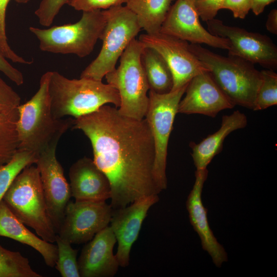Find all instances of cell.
I'll use <instances>...</instances> for the list:
<instances>
[{
  "label": "cell",
  "mask_w": 277,
  "mask_h": 277,
  "mask_svg": "<svg viewBox=\"0 0 277 277\" xmlns=\"http://www.w3.org/2000/svg\"><path fill=\"white\" fill-rule=\"evenodd\" d=\"M72 127L91 142L93 160L110 184L113 209L161 192L153 177L154 144L145 118L122 115L116 107L104 105L74 118Z\"/></svg>",
  "instance_id": "obj_1"
},
{
  "label": "cell",
  "mask_w": 277,
  "mask_h": 277,
  "mask_svg": "<svg viewBox=\"0 0 277 277\" xmlns=\"http://www.w3.org/2000/svg\"><path fill=\"white\" fill-rule=\"evenodd\" d=\"M51 71L41 77L39 88L28 101L17 107L16 129L19 150L38 155L72 127L74 119L56 118L52 112L49 92Z\"/></svg>",
  "instance_id": "obj_2"
},
{
  "label": "cell",
  "mask_w": 277,
  "mask_h": 277,
  "mask_svg": "<svg viewBox=\"0 0 277 277\" xmlns=\"http://www.w3.org/2000/svg\"><path fill=\"white\" fill-rule=\"evenodd\" d=\"M49 92L52 114L59 119L76 118L107 103L116 108L121 105L118 91L109 84L86 77L70 79L57 71H51Z\"/></svg>",
  "instance_id": "obj_3"
},
{
  "label": "cell",
  "mask_w": 277,
  "mask_h": 277,
  "mask_svg": "<svg viewBox=\"0 0 277 277\" xmlns=\"http://www.w3.org/2000/svg\"><path fill=\"white\" fill-rule=\"evenodd\" d=\"M189 48L235 105L253 110L262 81L261 71L254 64L239 57L216 54L199 44H189Z\"/></svg>",
  "instance_id": "obj_4"
},
{
  "label": "cell",
  "mask_w": 277,
  "mask_h": 277,
  "mask_svg": "<svg viewBox=\"0 0 277 277\" xmlns=\"http://www.w3.org/2000/svg\"><path fill=\"white\" fill-rule=\"evenodd\" d=\"M26 226L45 241L54 243L56 233L48 216L39 173L33 165L15 177L2 200Z\"/></svg>",
  "instance_id": "obj_5"
},
{
  "label": "cell",
  "mask_w": 277,
  "mask_h": 277,
  "mask_svg": "<svg viewBox=\"0 0 277 277\" xmlns=\"http://www.w3.org/2000/svg\"><path fill=\"white\" fill-rule=\"evenodd\" d=\"M106 22L104 10H96L83 12L81 19L73 24L47 29L30 27L29 30L37 38L42 51L84 57L93 51Z\"/></svg>",
  "instance_id": "obj_6"
},
{
  "label": "cell",
  "mask_w": 277,
  "mask_h": 277,
  "mask_svg": "<svg viewBox=\"0 0 277 277\" xmlns=\"http://www.w3.org/2000/svg\"><path fill=\"white\" fill-rule=\"evenodd\" d=\"M144 48L138 39H133L120 58V65L105 76L107 84L117 90L122 115L142 120L149 103V84L141 63Z\"/></svg>",
  "instance_id": "obj_7"
},
{
  "label": "cell",
  "mask_w": 277,
  "mask_h": 277,
  "mask_svg": "<svg viewBox=\"0 0 277 277\" xmlns=\"http://www.w3.org/2000/svg\"><path fill=\"white\" fill-rule=\"evenodd\" d=\"M104 10L106 22L100 38L103 42L102 48L80 77L102 81L106 74L115 68L118 60L142 29L136 15L126 6Z\"/></svg>",
  "instance_id": "obj_8"
},
{
  "label": "cell",
  "mask_w": 277,
  "mask_h": 277,
  "mask_svg": "<svg viewBox=\"0 0 277 277\" xmlns=\"http://www.w3.org/2000/svg\"><path fill=\"white\" fill-rule=\"evenodd\" d=\"M187 85L165 94L150 90L148 94L149 103L145 117L154 144L153 177L161 191L167 186L166 168L169 136L177 113L179 104Z\"/></svg>",
  "instance_id": "obj_9"
},
{
  "label": "cell",
  "mask_w": 277,
  "mask_h": 277,
  "mask_svg": "<svg viewBox=\"0 0 277 277\" xmlns=\"http://www.w3.org/2000/svg\"><path fill=\"white\" fill-rule=\"evenodd\" d=\"M138 39L145 47L156 51L167 64L173 77L171 91L187 85L199 73L209 71L190 51L189 44L186 41L160 32L142 34Z\"/></svg>",
  "instance_id": "obj_10"
},
{
  "label": "cell",
  "mask_w": 277,
  "mask_h": 277,
  "mask_svg": "<svg viewBox=\"0 0 277 277\" xmlns=\"http://www.w3.org/2000/svg\"><path fill=\"white\" fill-rule=\"evenodd\" d=\"M206 23L210 33L229 41L228 55L239 57L269 69H276L277 47L267 35L225 25L218 19L213 18Z\"/></svg>",
  "instance_id": "obj_11"
},
{
  "label": "cell",
  "mask_w": 277,
  "mask_h": 277,
  "mask_svg": "<svg viewBox=\"0 0 277 277\" xmlns=\"http://www.w3.org/2000/svg\"><path fill=\"white\" fill-rule=\"evenodd\" d=\"M113 209L105 201H70L57 234L71 244L90 241L109 225Z\"/></svg>",
  "instance_id": "obj_12"
},
{
  "label": "cell",
  "mask_w": 277,
  "mask_h": 277,
  "mask_svg": "<svg viewBox=\"0 0 277 277\" xmlns=\"http://www.w3.org/2000/svg\"><path fill=\"white\" fill-rule=\"evenodd\" d=\"M58 142L40 153L35 164L40 175L48 216L57 234L63 223L71 192L56 155Z\"/></svg>",
  "instance_id": "obj_13"
},
{
  "label": "cell",
  "mask_w": 277,
  "mask_h": 277,
  "mask_svg": "<svg viewBox=\"0 0 277 277\" xmlns=\"http://www.w3.org/2000/svg\"><path fill=\"white\" fill-rule=\"evenodd\" d=\"M160 32L190 42L229 50L226 38L212 34L201 25L200 16L191 0H176L171 6L163 22Z\"/></svg>",
  "instance_id": "obj_14"
},
{
  "label": "cell",
  "mask_w": 277,
  "mask_h": 277,
  "mask_svg": "<svg viewBox=\"0 0 277 277\" xmlns=\"http://www.w3.org/2000/svg\"><path fill=\"white\" fill-rule=\"evenodd\" d=\"M159 201L158 194L152 195L113 209L110 226L118 244L115 256L120 266L129 265L131 247L137 239L143 221L150 207Z\"/></svg>",
  "instance_id": "obj_15"
},
{
  "label": "cell",
  "mask_w": 277,
  "mask_h": 277,
  "mask_svg": "<svg viewBox=\"0 0 277 277\" xmlns=\"http://www.w3.org/2000/svg\"><path fill=\"white\" fill-rule=\"evenodd\" d=\"M177 113L200 114L214 117L222 110L235 105L214 80L209 71L194 76L188 83Z\"/></svg>",
  "instance_id": "obj_16"
},
{
  "label": "cell",
  "mask_w": 277,
  "mask_h": 277,
  "mask_svg": "<svg viewBox=\"0 0 277 277\" xmlns=\"http://www.w3.org/2000/svg\"><path fill=\"white\" fill-rule=\"evenodd\" d=\"M116 242L109 225L97 233L84 246L77 260L80 276H114L120 266L113 253Z\"/></svg>",
  "instance_id": "obj_17"
},
{
  "label": "cell",
  "mask_w": 277,
  "mask_h": 277,
  "mask_svg": "<svg viewBox=\"0 0 277 277\" xmlns=\"http://www.w3.org/2000/svg\"><path fill=\"white\" fill-rule=\"evenodd\" d=\"M208 173L207 169L196 170L195 182L188 196L186 207L190 223L200 238L203 249L210 255L215 266L220 267L223 262L227 261V254L210 228L207 209L202 200V190Z\"/></svg>",
  "instance_id": "obj_18"
},
{
  "label": "cell",
  "mask_w": 277,
  "mask_h": 277,
  "mask_svg": "<svg viewBox=\"0 0 277 277\" xmlns=\"http://www.w3.org/2000/svg\"><path fill=\"white\" fill-rule=\"evenodd\" d=\"M71 196L76 201H106L110 199V184L93 159L84 156L70 167L69 171Z\"/></svg>",
  "instance_id": "obj_19"
},
{
  "label": "cell",
  "mask_w": 277,
  "mask_h": 277,
  "mask_svg": "<svg viewBox=\"0 0 277 277\" xmlns=\"http://www.w3.org/2000/svg\"><path fill=\"white\" fill-rule=\"evenodd\" d=\"M0 236L33 248L42 255L47 266L54 267L58 255L56 245L47 242L31 232L3 200L0 203Z\"/></svg>",
  "instance_id": "obj_20"
},
{
  "label": "cell",
  "mask_w": 277,
  "mask_h": 277,
  "mask_svg": "<svg viewBox=\"0 0 277 277\" xmlns=\"http://www.w3.org/2000/svg\"><path fill=\"white\" fill-rule=\"evenodd\" d=\"M247 124L245 114L239 110L222 117L218 130L209 135L199 143L191 142V156L196 170L207 169L213 157L222 150L223 142L232 132L245 128Z\"/></svg>",
  "instance_id": "obj_21"
},
{
  "label": "cell",
  "mask_w": 277,
  "mask_h": 277,
  "mask_svg": "<svg viewBox=\"0 0 277 277\" xmlns=\"http://www.w3.org/2000/svg\"><path fill=\"white\" fill-rule=\"evenodd\" d=\"M141 59L149 90L159 94L170 92L173 87L172 75L162 56L155 50L144 47Z\"/></svg>",
  "instance_id": "obj_22"
},
{
  "label": "cell",
  "mask_w": 277,
  "mask_h": 277,
  "mask_svg": "<svg viewBox=\"0 0 277 277\" xmlns=\"http://www.w3.org/2000/svg\"><path fill=\"white\" fill-rule=\"evenodd\" d=\"M174 0H128L126 6L136 16L147 33L159 32Z\"/></svg>",
  "instance_id": "obj_23"
},
{
  "label": "cell",
  "mask_w": 277,
  "mask_h": 277,
  "mask_svg": "<svg viewBox=\"0 0 277 277\" xmlns=\"http://www.w3.org/2000/svg\"><path fill=\"white\" fill-rule=\"evenodd\" d=\"M17 118V108L0 114V167L9 162L19 149Z\"/></svg>",
  "instance_id": "obj_24"
},
{
  "label": "cell",
  "mask_w": 277,
  "mask_h": 277,
  "mask_svg": "<svg viewBox=\"0 0 277 277\" xmlns=\"http://www.w3.org/2000/svg\"><path fill=\"white\" fill-rule=\"evenodd\" d=\"M42 276L19 252L9 250L0 245V277Z\"/></svg>",
  "instance_id": "obj_25"
},
{
  "label": "cell",
  "mask_w": 277,
  "mask_h": 277,
  "mask_svg": "<svg viewBox=\"0 0 277 277\" xmlns=\"http://www.w3.org/2000/svg\"><path fill=\"white\" fill-rule=\"evenodd\" d=\"M33 152L18 149L12 159L0 167V203L18 174L26 167L35 164Z\"/></svg>",
  "instance_id": "obj_26"
},
{
  "label": "cell",
  "mask_w": 277,
  "mask_h": 277,
  "mask_svg": "<svg viewBox=\"0 0 277 277\" xmlns=\"http://www.w3.org/2000/svg\"><path fill=\"white\" fill-rule=\"evenodd\" d=\"M55 242L58 251L55 268L62 277H80L77 260V250L57 234Z\"/></svg>",
  "instance_id": "obj_27"
},
{
  "label": "cell",
  "mask_w": 277,
  "mask_h": 277,
  "mask_svg": "<svg viewBox=\"0 0 277 277\" xmlns=\"http://www.w3.org/2000/svg\"><path fill=\"white\" fill-rule=\"evenodd\" d=\"M262 81L258 89L253 110H262L277 104V74L273 70L261 71Z\"/></svg>",
  "instance_id": "obj_28"
},
{
  "label": "cell",
  "mask_w": 277,
  "mask_h": 277,
  "mask_svg": "<svg viewBox=\"0 0 277 277\" xmlns=\"http://www.w3.org/2000/svg\"><path fill=\"white\" fill-rule=\"evenodd\" d=\"M11 0H0V50L8 59L13 63L31 65L28 61L17 54L9 45L6 32V14L8 5Z\"/></svg>",
  "instance_id": "obj_29"
},
{
  "label": "cell",
  "mask_w": 277,
  "mask_h": 277,
  "mask_svg": "<svg viewBox=\"0 0 277 277\" xmlns=\"http://www.w3.org/2000/svg\"><path fill=\"white\" fill-rule=\"evenodd\" d=\"M70 1L42 0L35 11L39 23L45 27L50 26L62 7Z\"/></svg>",
  "instance_id": "obj_30"
},
{
  "label": "cell",
  "mask_w": 277,
  "mask_h": 277,
  "mask_svg": "<svg viewBox=\"0 0 277 277\" xmlns=\"http://www.w3.org/2000/svg\"><path fill=\"white\" fill-rule=\"evenodd\" d=\"M128 0H70L68 5L77 11L106 10L126 4Z\"/></svg>",
  "instance_id": "obj_31"
},
{
  "label": "cell",
  "mask_w": 277,
  "mask_h": 277,
  "mask_svg": "<svg viewBox=\"0 0 277 277\" xmlns=\"http://www.w3.org/2000/svg\"><path fill=\"white\" fill-rule=\"evenodd\" d=\"M21 104V97L0 76V114L9 112Z\"/></svg>",
  "instance_id": "obj_32"
},
{
  "label": "cell",
  "mask_w": 277,
  "mask_h": 277,
  "mask_svg": "<svg viewBox=\"0 0 277 277\" xmlns=\"http://www.w3.org/2000/svg\"><path fill=\"white\" fill-rule=\"evenodd\" d=\"M224 0H191L200 18L207 22L214 18Z\"/></svg>",
  "instance_id": "obj_33"
},
{
  "label": "cell",
  "mask_w": 277,
  "mask_h": 277,
  "mask_svg": "<svg viewBox=\"0 0 277 277\" xmlns=\"http://www.w3.org/2000/svg\"><path fill=\"white\" fill-rule=\"evenodd\" d=\"M252 0H224L221 9L230 10L235 18L244 19L251 9Z\"/></svg>",
  "instance_id": "obj_34"
},
{
  "label": "cell",
  "mask_w": 277,
  "mask_h": 277,
  "mask_svg": "<svg viewBox=\"0 0 277 277\" xmlns=\"http://www.w3.org/2000/svg\"><path fill=\"white\" fill-rule=\"evenodd\" d=\"M0 71L16 85L20 86L24 84V78L22 73L8 62L1 50Z\"/></svg>",
  "instance_id": "obj_35"
},
{
  "label": "cell",
  "mask_w": 277,
  "mask_h": 277,
  "mask_svg": "<svg viewBox=\"0 0 277 277\" xmlns=\"http://www.w3.org/2000/svg\"><path fill=\"white\" fill-rule=\"evenodd\" d=\"M266 28L267 30L274 34H277V10L273 9L269 13L266 23Z\"/></svg>",
  "instance_id": "obj_36"
},
{
  "label": "cell",
  "mask_w": 277,
  "mask_h": 277,
  "mask_svg": "<svg viewBox=\"0 0 277 277\" xmlns=\"http://www.w3.org/2000/svg\"><path fill=\"white\" fill-rule=\"evenodd\" d=\"M275 1L276 0H252L251 10L255 15H259L264 11L267 6Z\"/></svg>",
  "instance_id": "obj_37"
},
{
  "label": "cell",
  "mask_w": 277,
  "mask_h": 277,
  "mask_svg": "<svg viewBox=\"0 0 277 277\" xmlns=\"http://www.w3.org/2000/svg\"><path fill=\"white\" fill-rule=\"evenodd\" d=\"M15 2L19 4H26L32 0H14Z\"/></svg>",
  "instance_id": "obj_38"
}]
</instances>
